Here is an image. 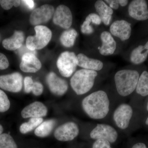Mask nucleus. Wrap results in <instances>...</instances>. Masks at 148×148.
I'll list each match as a JSON object with an SVG mask.
<instances>
[{"label": "nucleus", "instance_id": "9d476101", "mask_svg": "<svg viewBox=\"0 0 148 148\" xmlns=\"http://www.w3.org/2000/svg\"><path fill=\"white\" fill-rule=\"evenodd\" d=\"M54 12L53 6L49 5H44L32 12L29 18L30 23L32 25L38 26L47 23L51 18Z\"/></svg>", "mask_w": 148, "mask_h": 148}, {"label": "nucleus", "instance_id": "f257e3e1", "mask_svg": "<svg viewBox=\"0 0 148 148\" xmlns=\"http://www.w3.org/2000/svg\"><path fill=\"white\" fill-rule=\"evenodd\" d=\"M110 100L103 90L90 93L83 99L82 106L88 116L93 119H101L107 116L110 110Z\"/></svg>", "mask_w": 148, "mask_h": 148}, {"label": "nucleus", "instance_id": "f704fd0d", "mask_svg": "<svg viewBox=\"0 0 148 148\" xmlns=\"http://www.w3.org/2000/svg\"><path fill=\"white\" fill-rule=\"evenodd\" d=\"M132 148H147L146 145L143 143H138L132 146Z\"/></svg>", "mask_w": 148, "mask_h": 148}, {"label": "nucleus", "instance_id": "1a4fd4ad", "mask_svg": "<svg viewBox=\"0 0 148 148\" xmlns=\"http://www.w3.org/2000/svg\"><path fill=\"white\" fill-rule=\"evenodd\" d=\"M79 133L77 125L74 122L70 121L61 125L56 129L54 137L61 142L72 141L76 138Z\"/></svg>", "mask_w": 148, "mask_h": 148}, {"label": "nucleus", "instance_id": "0eeeda50", "mask_svg": "<svg viewBox=\"0 0 148 148\" xmlns=\"http://www.w3.org/2000/svg\"><path fill=\"white\" fill-rule=\"evenodd\" d=\"M133 110L129 105L126 103L121 104L114 112V121L120 129H126L129 126Z\"/></svg>", "mask_w": 148, "mask_h": 148}, {"label": "nucleus", "instance_id": "473e14b6", "mask_svg": "<svg viewBox=\"0 0 148 148\" xmlns=\"http://www.w3.org/2000/svg\"><path fill=\"white\" fill-rule=\"evenodd\" d=\"M112 10H117L119 8V0H106L104 1Z\"/></svg>", "mask_w": 148, "mask_h": 148}, {"label": "nucleus", "instance_id": "f8f14e48", "mask_svg": "<svg viewBox=\"0 0 148 148\" xmlns=\"http://www.w3.org/2000/svg\"><path fill=\"white\" fill-rule=\"evenodd\" d=\"M46 82L51 92L57 96H62L67 92L69 85L66 80L58 77L54 72L48 74Z\"/></svg>", "mask_w": 148, "mask_h": 148}, {"label": "nucleus", "instance_id": "4c0bfd02", "mask_svg": "<svg viewBox=\"0 0 148 148\" xmlns=\"http://www.w3.org/2000/svg\"><path fill=\"white\" fill-rule=\"evenodd\" d=\"M146 125H148V117L147 118V120H146Z\"/></svg>", "mask_w": 148, "mask_h": 148}, {"label": "nucleus", "instance_id": "412c9836", "mask_svg": "<svg viewBox=\"0 0 148 148\" xmlns=\"http://www.w3.org/2000/svg\"><path fill=\"white\" fill-rule=\"evenodd\" d=\"M148 55V41L144 45H140L132 51L130 55V61L135 65L145 62Z\"/></svg>", "mask_w": 148, "mask_h": 148}, {"label": "nucleus", "instance_id": "4be33fe9", "mask_svg": "<svg viewBox=\"0 0 148 148\" xmlns=\"http://www.w3.org/2000/svg\"><path fill=\"white\" fill-rule=\"evenodd\" d=\"M24 90L26 93L33 92L36 96H39L43 91V86L39 82H34L30 77H25L24 79Z\"/></svg>", "mask_w": 148, "mask_h": 148}, {"label": "nucleus", "instance_id": "6e6552de", "mask_svg": "<svg viewBox=\"0 0 148 148\" xmlns=\"http://www.w3.org/2000/svg\"><path fill=\"white\" fill-rule=\"evenodd\" d=\"M23 86V77L18 72L0 76V88L12 92H20Z\"/></svg>", "mask_w": 148, "mask_h": 148}, {"label": "nucleus", "instance_id": "5701e85b", "mask_svg": "<svg viewBox=\"0 0 148 148\" xmlns=\"http://www.w3.org/2000/svg\"><path fill=\"white\" fill-rule=\"evenodd\" d=\"M56 121L53 119L47 120L42 122L35 129L34 133L37 137L45 138L50 135L56 125Z\"/></svg>", "mask_w": 148, "mask_h": 148}, {"label": "nucleus", "instance_id": "9b49d317", "mask_svg": "<svg viewBox=\"0 0 148 148\" xmlns=\"http://www.w3.org/2000/svg\"><path fill=\"white\" fill-rule=\"evenodd\" d=\"M73 19L71 10L64 5L58 6L53 14V23L64 29H69L73 23Z\"/></svg>", "mask_w": 148, "mask_h": 148}, {"label": "nucleus", "instance_id": "7c9ffc66", "mask_svg": "<svg viewBox=\"0 0 148 148\" xmlns=\"http://www.w3.org/2000/svg\"><path fill=\"white\" fill-rule=\"evenodd\" d=\"M92 148H112L110 143L108 141L104 140H95L92 145Z\"/></svg>", "mask_w": 148, "mask_h": 148}, {"label": "nucleus", "instance_id": "ddd939ff", "mask_svg": "<svg viewBox=\"0 0 148 148\" xmlns=\"http://www.w3.org/2000/svg\"><path fill=\"white\" fill-rule=\"evenodd\" d=\"M129 16L138 21L148 19V8L145 0H134L129 4L128 8Z\"/></svg>", "mask_w": 148, "mask_h": 148}, {"label": "nucleus", "instance_id": "a211bd4d", "mask_svg": "<svg viewBox=\"0 0 148 148\" xmlns=\"http://www.w3.org/2000/svg\"><path fill=\"white\" fill-rule=\"evenodd\" d=\"M77 65L83 69L100 71L103 69V63L100 60L88 57L84 53L77 56Z\"/></svg>", "mask_w": 148, "mask_h": 148}, {"label": "nucleus", "instance_id": "2eb2a0df", "mask_svg": "<svg viewBox=\"0 0 148 148\" xmlns=\"http://www.w3.org/2000/svg\"><path fill=\"white\" fill-rule=\"evenodd\" d=\"M46 106L41 102L36 101L31 103L22 110L21 115L24 119L42 118L47 114Z\"/></svg>", "mask_w": 148, "mask_h": 148}, {"label": "nucleus", "instance_id": "4468645a", "mask_svg": "<svg viewBox=\"0 0 148 148\" xmlns=\"http://www.w3.org/2000/svg\"><path fill=\"white\" fill-rule=\"evenodd\" d=\"M110 31L112 36L119 38L122 41L127 40L131 35V24L126 20H116L110 26Z\"/></svg>", "mask_w": 148, "mask_h": 148}, {"label": "nucleus", "instance_id": "c756f323", "mask_svg": "<svg viewBox=\"0 0 148 148\" xmlns=\"http://www.w3.org/2000/svg\"><path fill=\"white\" fill-rule=\"evenodd\" d=\"M21 1L19 0H1L0 5L5 10L10 9L12 7H18L20 5Z\"/></svg>", "mask_w": 148, "mask_h": 148}, {"label": "nucleus", "instance_id": "bb28decb", "mask_svg": "<svg viewBox=\"0 0 148 148\" xmlns=\"http://www.w3.org/2000/svg\"><path fill=\"white\" fill-rule=\"evenodd\" d=\"M0 148H18V147L12 136L3 133L0 136Z\"/></svg>", "mask_w": 148, "mask_h": 148}, {"label": "nucleus", "instance_id": "20e7f679", "mask_svg": "<svg viewBox=\"0 0 148 148\" xmlns=\"http://www.w3.org/2000/svg\"><path fill=\"white\" fill-rule=\"evenodd\" d=\"M36 35L29 36L26 40V47L32 51L36 49H41L47 45L51 37L52 32L45 26L38 25L35 27Z\"/></svg>", "mask_w": 148, "mask_h": 148}, {"label": "nucleus", "instance_id": "423d86ee", "mask_svg": "<svg viewBox=\"0 0 148 148\" xmlns=\"http://www.w3.org/2000/svg\"><path fill=\"white\" fill-rule=\"evenodd\" d=\"M90 138L95 140H107L110 143H113L116 141L118 133L114 127L108 124L99 123L91 130Z\"/></svg>", "mask_w": 148, "mask_h": 148}, {"label": "nucleus", "instance_id": "aec40b11", "mask_svg": "<svg viewBox=\"0 0 148 148\" xmlns=\"http://www.w3.org/2000/svg\"><path fill=\"white\" fill-rule=\"evenodd\" d=\"M24 40V33L21 31H15L11 37L3 40V47L8 50L14 51L22 46Z\"/></svg>", "mask_w": 148, "mask_h": 148}, {"label": "nucleus", "instance_id": "6ab92c4d", "mask_svg": "<svg viewBox=\"0 0 148 148\" xmlns=\"http://www.w3.org/2000/svg\"><path fill=\"white\" fill-rule=\"evenodd\" d=\"M95 10L100 16L103 24L108 26L112 20V16L113 14V10L104 1L98 0L94 4Z\"/></svg>", "mask_w": 148, "mask_h": 148}, {"label": "nucleus", "instance_id": "e433bc0d", "mask_svg": "<svg viewBox=\"0 0 148 148\" xmlns=\"http://www.w3.org/2000/svg\"><path fill=\"white\" fill-rule=\"evenodd\" d=\"M3 128L2 125L0 124V136L3 134Z\"/></svg>", "mask_w": 148, "mask_h": 148}, {"label": "nucleus", "instance_id": "393cba45", "mask_svg": "<svg viewBox=\"0 0 148 148\" xmlns=\"http://www.w3.org/2000/svg\"><path fill=\"white\" fill-rule=\"evenodd\" d=\"M136 92L141 96L148 95V72L144 71L139 77L136 88Z\"/></svg>", "mask_w": 148, "mask_h": 148}, {"label": "nucleus", "instance_id": "cd10ccee", "mask_svg": "<svg viewBox=\"0 0 148 148\" xmlns=\"http://www.w3.org/2000/svg\"><path fill=\"white\" fill-rule=\"evenodd\" d=\"M10 107V103L5 92L0 89V113L8 110Z\"/></svg>", "mask_w": 148, "mask_h": 148}, {"label": "nucleus", "instance_id": "a878e982", "mask_svg": "<svg viewBox=\"0 0 148 148\" xmlns=\"http://www.w3.org/2000/svg\"><path fill=\"white\" fill-rule=\"evenodd\" d=\"M42 118H32L27 122L22 123L19 127V131L22 134H25L36 129L42 123Z\"/></svg>", "mask_w": 148, "mask_h": 148}, {"label": "nucleus", "instance_id": "2f4dec72", "mask_svg": "<svg viewBox=\"0 0 148 148\" xmlns=\"http://www.w3.org/2000/svg\"><path fill=\"white\" fill-rule=\"evenodd\" d=\"M9 66V63L6 56L2 53H0V70H5Z\"/></svg>", "mask_w": 148, "mask_h": 148}, {"label": "nucleus", "instance_id": "58836bf2", "mask_svg": "<svg viewBox=\"0 0 148 148\" xmlns=\"http://www.w3.org/2000/svg\"><path fill=\"white\" fill-rule=\"evenodd\" d=\"M147 111H148V102L147 103Z\"/></svg>", "mask_w": 148, "mask_h": 148}, {"label": "nucleus", "instance_id": "b1692460", "mask_svg": "<svg viewBox=\"0 0 148 148\" xmlns=\"http://www.w3.org/2000/svg\"><path fill=\"white\" fill-rule=\"evenodd\" d=\"M77 36V32L75 29H68L64 31L60 38L61 44L66 47H72L75 44Z\"/></svg>", "mask_w": 148, "mask_h": 148}, {"label": "nucleus", "instance_id": "c85d7f7f", "mask_svg": "<svg viewBox=\"0 0 148 148\" xmlns=\"http://www.w3.org/2000/svg\"><path fill=\"white\" fill-rule=\"evenodd\" d=\"M91 23H92L91 19L89 16H87L81 27V31L83 34L86 35H90L94 32V29L90 25Z\"/></svg>", "mask_w": 148, "mask_h": 148}, {"label": "nucleus", "instance_id": "f3484780", "mask_svg": "<svg viewBox=\"0 0 148 148\" xmlns=\"http://www.w3.org/2000/svg\"><path fill=\"white\" fill-rule=\"evenodd\" d=\"M102 44L99 47V52L104 56L112 55L116 48V42L110 32L104 31L101 33Z\"/></svg>", "mask_w": 148, "mask_h": 148}, {"label": "nucleus", "instance_id": "dca6fc26", "mask_svg": "<svg viewBox=\"0 0 148 148\" xmlns=\"http://www.w3.org/2000/svg\"><path fill=\"white\" fill-rule=\"evenodd\" d=\"M19 66L21 71L25 73H36L41 69L42 64L34 53H27L22 55Z\"/></svg>", "mask_w": 148, "mask_h": 148}, {"label": "nucleus", "instance_id": "39448f33", "mask_svg": "<svg viewBox=\"0 0 148 148\" xmlns=\"http://www.w3.org/2000/svg\"><path fill=\"white\" fill-rule=\"evenodd\" d=\"M56 65L61 75L69 77L76 70L77 56L73 52L64 51L58 57Z\"/></svg>", "mask_w": 148, "mask_h": 148}, {"label": "nucleus", "instance_id": "7ed1b4c3", "mask_svg": "<svg viewBox=\"0 0 148 148\" xmlns=\"http://www.w3.org/2000/svg\"><path fill=\"white\" fill-rule=\"evenodd\" d=\"M98 75V72L92 70L82 69L77 71L70 80L72 89L77 95L87 93L93 87Z\"/></svg>", "mask_w": 148, "mask_h": 148}, {"label": "nucleus", "instance_id": "72a5a7b5", "mask_svg": "<svg viewBox=\"0 0 148 148\" xmlns=\"http://www.w3.org/2000/svg\"><path fill=\"white\" fill-rule=\"evenodd\" d=\"M22 2L25 3L26 5L29 8L32 9L34 8V1L32 0H24V1H22Z\"/></svg>", "mask_w": 148, "mask_h": 148}, {"label": "nucleus", "instance_id": "c9c22d12", "mask_svg": "<svg viewBox=\"0 0 148 148\" xmlns=\"http://www.w3.org/2000/svg\"><path fill=\"white\" fill-rule=\"evenodd\" d=\"M119 5L122 7H125L127 5L128 3L127 0H119Z\"/></svg>", "mask_w": 148, "mask_h": 148}, {"label": "nucleus", "instance_id": "f03ea898", "mask_svg": "<svg viewBox=\"0 0 148 148\" xmlns=\"http://www.w3.org/2000/svg\"><path fill=\"white\" fill-rule=\"evenodd\" d=\"M139 77L135 70L123 69L117 72L114 79L118 93L123 97L131 94L136 89Z\"/></svg>", "mask_w": 148, "mask_h": 148}]
</instances>
